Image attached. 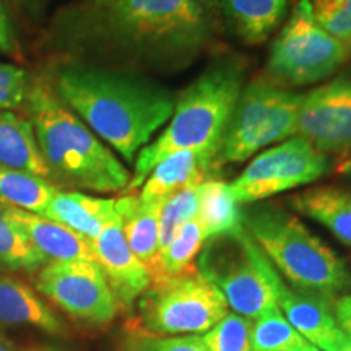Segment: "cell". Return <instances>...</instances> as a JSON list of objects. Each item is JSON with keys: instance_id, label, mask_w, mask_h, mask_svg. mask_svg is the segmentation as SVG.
<instances>
[{"instance_id": "4316f807", "label": "cell", "mask_w": 351, "mask_h": 351, "mask_svg": "<svg viewBox=\"0 0 351 351\" xmlns=\"http://www.w3.org/2000/svg\"><path fill=\"white\" fill-rule=\"evenodd\" d=\"M251 340L254 351H295L306 341L289 326L280 309H274L252 320Z\"/></svg>"}, {"instance_id": "8d00e7d4", "label": "cell", "mask_w": 351, "mask_h": 351, "mask_svg": "<svg viewBox=\"0 0 351 351\" xmlns=\"http://www.w3.org/2000/svg\"><path fill=\"white\" fill-rule=\"evenodd\" d=\"M0 351H8L7 348H5V346H3L2 343H0Z\"/></svg>"}, {"instance_id": "836d02e7", "label": "cell", "mask_w": 351, "mask_h": 351, "mask_svg": "<svg viewBox=\"0 0 351 351\" xmlns=\"http://www.w3.org/2000/svg\"><path fill=\"white\" fill-rule=\"evenodd\" d=\"M333 314H335L337 324L346 335H351V295L340 296L333 304Z\"/></svg>"}, {"instance_id": "30bf717a", "label": "cell", "mask_w": 351, "mask_h": 351, "mask_svg": "<svg viewBox=\"0 0 351 351\" xmlns=\"http://www.w3.org/2000/svg\"><path fill=\"white\" fill-rule=\"evenodd\" d=\"M330 169L328 156L301 135L285 140L258 155L230 186L239 205L313 184Z\"/></svg>"}, {"instance_id": "603a6c76", "label": "cell", "mask_w": 351, "mask_h": 351, "mask_svg": "<svg viewBox=\"0 0 351 351\" xmlns=\"http://www.w3.org/2000/svg\"><path fill=\"white\" fill-rule=\"evenodd\" d=\"M197 219L205 238L215 239L244 230V213L231 186L221 179H207L197 187Z\"/></svg>"}, {"instance_id": "ba28073f", "label": "cell", "mask_w": 351, "mask_h": 351, "mask_svg": "<svg viewBox=\"0 0 351 351\" xmlns=\"http://www.w3.org/2000/svg\"><path fill=\"white\" fill-rule=\"evenodd\" d=\"M351 52L320 28L309 0H298L271 43L267 75L282 86H302L326 80Z\"/></svg>"}, {"instance_id": "44dd1931", "label": "cell", "mask_w": 351, "mask_h": 351, "mask_svg": "<svg viewBox=\"0 0 351 351\" xmlns=\"http://www.w3.org/2000/svg\"><path fill=\"white\" fill-rule=\"evenodd\" d=\"M289 205L327 228L341 244L351 245V192L335 186L311 187L293 195Z\"/></svg>"}, {"instance_id": "8992f818", "label": "cell", "mask_w": 351, "mask_h": 351, "mask_svg": "<svg viewBox=\"0 0 351 351\" xmlns=\"http://www.w3.org/2000/svg\"><path fill=\"white\" fill-rule=\"evenodd\" d=\"M197 269L223 293L228 306L247 319L278 309L282 275L249 232L205 241Z\"/></svg>"}, {"instance_id": "7a4b0ae2", "label": "cell", "mask_w": 351, "mask_h": 351, "mask_svg": "<svg viewBox=\"0 0 351 351\" xmlns=\"http://www.w3.org/2000/svg\"><path fill=\"white\" fill-rule=\"evenodd\" d=\"M54 93L125 163L168 124L176 96L130 70L59 62L44 73Z\"/></svg>"}, {"instance_id": "d6986e66", "label": "cell", "mask_w": 351, "mask_h": 351, "mask_svg": "<svg viewBox=\"0 0 351 351\" xmlns=\"http://www.w3.org/2000/svg\"><path fill=\"white\" fill-rule=\"evenodd\" d=\"M160 207L161 205L145 204L135 194H125L116 199L117 215L127 244L138 261L147 267L152 278L158 270L160 254Z\"/></svg>"}, {"instance_id": "52a82bcc", "label": "cell", "mask_w": 351, "mask_h": 351, "mask_svg": "<svg viewBox=\"0 0 351 351\" xmlns=\"http://www.w3.org/2000/svg\"><path fill=\"white\" fill-rule=\"evenodd\" d=\"M302 95L278 85L269 75L244 85L219 140L215 168L244 163L262 148L298 135Z\"/></svg>"}, {"instance_id": "ffe728a7", "label": "cell", "mask_w": 351, "mask_h": 351, "mask_svg": "<svg viewBox=\"0 0 351 351\" xmlns=\"http://www.w3.org/2000/svg\"><path fill=\"white\" fill-rule=\"evenodd\" d=\"M0 166L34 174L51 182L49 169L44 163L33 124L26 114L0 111Z\"/></svg>"}, {"instance_id": "5bb4252c", "label": "cell", "mask_w": 351, "mask_h": 351, "mask_svg": "<svg viewBox=\"0 0 351 351\" xmlns=\"http://www.w3.org/2000/svg\"><path fill=\"white\" fill-rule=\"evenodd\" d=\"M333 298L289 288L283 278L278 287V309L285 319L302 339L322 351L343 335L333 314Z\"/></svg>"}, {"instance_id": "9a60e30c", "label": "cell", "mask_w": 351, "mask_h": 351, "mask_svg": "<svg viewBox=\"0 0 351 351\" xmlns=\"http://www.w3.org/2000/svg\"><path fill=\"white\" fill-rule=\"evenodd\" d=\"M217 152L178 150L161 160L140 187V200L145 204L161 205L171 195L184 189L197 187L210 179L215 168Z\"/></svg>"}, {"instance_id": "3957f363", "label": "cell", "mask_w": 351, "mask_h": 351, "mask_svg": "<svg viewBox=\"0 0 351 351\" xmlns=\"http://www.w3.org/2000/svg\"><path fill=\"white\" fill-rule=\"evenodd\" d=\"M51 182L60 191L125 192L132 173L54 93L47 78L34 75L25 103Z\"/></svg>"}, {"instance_id": "83f0119b", "label": "cell", "mask_w": 351, "mask_h": 351, "mask_svg": "<svg viewBox=\"0 0 351 351\" xmlns=\"http://www.w3.org/2000/svg\"><path fill=\"white\" fill-rule=\"evenodd\" d=\"M251 327V319L228 313L217 326L202 335V340L210 351H254Z\"/></svg>"}, {"instance_id": "74e56055", "label": "cell", "mask_w": 351, "mask_h": 351, "mask_svg": "<svg viewBox=\"0 0 351 351\" xmlns=\"http://www.w3.org/2000/svg\"><path fill=\"white\" fill-rule=\"evenodd\" d=\"M346 337H348V340H350V343H351V335H346Z\"/></svg>"}, {"instance_id": "5b68a950", "label": "cell", "mask_w": 351, "mask_h": 351, "mask_svg": "<svg viewBox=\"0 0 351 351\" xmlns=\"http://www.w3.org/2000/svg\"><path fill=\"white\" fill-rule=\"evenodd\" d=\"M244 228L293 288L335 298L351 287L343 261L295 215L254 208L244 213Z\"/></svg>"}, {"instance_id": "f1b7e54d", "label": "cell", "mask_w": 351, "mask_h": 351, "mask_svg": "<svg viewBox=\"0 0 351 351\" xmlns=\"http://www.w3.org/2000/svg\"><path fill=\"white\" fill-rule=\"evenodd\" d=\"M197 187L184 189L161 204L160 219H158L160 221V231H158L160 252L173 241L176 232L184 223L197 217Z\"/></svg>"}, {"instance_id": "e0dca14e", "label": "cell", "mask_w": 351, "mask_h": 351, "mask_svg": "<svg viewBox=\"0 0 351 351\" xmlns=\"http://www.w3.org/2000/svg\"><path fill=\"white\" fill-rule=\"evenodd\" d=\"M223 26L249 46L265 43L289 13V0H217Z\"/></svg>"}, {"instance_id": "f546056e", "label": "cell", "mask_w": 351, "mask_h": 351, "mask_svg": "<svg viewBox=\"0 0 351 351\" xmlns=\"http://www.w3.org/2000/svg\"><path fill=\"white\" fill-rule=\"evenodd\" d=\"M320 28L351 52V0H309Z\"/></svg>"}, {"instance_id": "7402d4cb", "label": "cell", "mask_w": 351, "mask_h": 351, "mask_svg": "<svg viewBox=\"0 0 351 351\" xmlns=\"http://www.w3.org/2000/svg\"><path fill=\"white\" fill-rule=\"evenodd\" d=\"M0 322L34 327L47 333L62 332V322L34 289L8 275H0Z\"/></svg>"}, {"instance_id": "d4e9b609", "label": "cell", "mask_w": 351, "mask_h": 351, "mask_svg": "<svg viewBox=\"0 0 351 351\" xmlns=\"http://www.w3.org/2000/svg\"><path fill=\"white\" fill-rule=\"evenodd\" d=\"M54 184L34 174L0 166V205L44 215L56 192Z\"/></svg>"}, {"instance_id": "d590c367", "label": "cell", "mask_w": 351, "mask_h": 351, "mask_svg": "<svg viewBox=\"0 0 351 351\" xmlns=\"http://www.w3.org/2000/svg\"><path fill=\"white\" fill-rule=\"evenodd\" d=\"M295 351H322L319 350L317 346H314L313 343H309V341H304L301 346H298V348Z\"/></svg>"}, {"instance_id": "6da1fadb", "label": "cell", "mask_w": 351, "mask_h": 351, "mask_svg": "<svg viewBox=\"0 0 351 351\" xmlns=\"http://www.w3.org/2000/svg\"><path fill=\"white\" fill-rule=\"evenodd\" d=\"M223 29L217 0H72L47 21L39 46L60 62L179 70Z\"/></svg>"}, {"instance_id": "1f68e13d", "label": "cell", "mask_w": 351, "mask_h": 351, "mask_svg": "<svg viewBox=\"0 0 351 351\" xmlns=\"http://www.w3.org/2000/svg\"><path fill=\"white\" fill-rule=\"evenodd\" d=\"M33 77L16 64L0 62V111L25 108Z\"/></svg>"}, {"instance_id": "4fadbf2b", "label": "cell", "mask_w": 351, "mask_h": 351, "mask_svg": "<svg viewBox=\"0 0 351 351\" xmlns=\"http://www.w3.org/2000/svg\"><path fill=\"white\" fill-rule=\"evenodd\" d=\"M95 261L106 276L119 307H129L152 287V275L147 267L130 251L122 232L121 219H114L91 241Z\"/></svg>"}, {"instance_id": "9c48e42d", "label": "cell", "mask_w": 351, "mask_h": 351, "mask_svg": "<svg viewBox=\"0 0 351 351\" xmlns=\"http://www.w3.org/2000/svg\"><path fill=\"white\" fill-rule=\"evenodd\" d=\"M223 293L200 274L152 283L140 301L145 332L156 335H199L228 314Z\"/></svg>"}, {"instance_id": "d6a6232c", "label": "cell", "mask_w": 351, "mask_h": 351, "mask_svg": "<svg viewBox=\"0 0 351 351\" xmlns=\"http://www.w3.org/2000/svg\"><path fill=\"white\" fill-rule=\"evenodd\" d=\"M0 54L10 57L16 62H25V52L21 46L15 19L8 10L5 0H0Z\"/></svg>"}, {"instance_id": "8fae6325", "label": "cell", "mask_w": 351, "mask_h": 351, "mask_svg": "<svg viewBox=\"0 0 351 351\" xmlns=\"http://www.w3.org/2000/svg\"><path fill=\"white\" fill-rule=\"evenodd\" d=\"M34 287L77 320L108 324L119 306L96 261H54L38 270Z\"/></svg>"}, {"instance_id": "7c38bea8", "label": "cell", "mask_w": 351, "mask_h": 351, "mask_svg": "<svg viewBox=\"0 0 351 351\" xmlns=\"http://www.w3.org/2000/svg\"><path fill=\"white\" fill-rule=\"evenodd\" d=\"M298 135L324 155L351 150V72L302 95Z\"/></svg>"}, {"instance_id": "2e32d148", "label": "cell", "mask_w": 351, "mask_h": 351, "mask_svg": "<svg viewBox=\"0 0 351 351\" xmlns=\"http://www.w3.org/2000/svg\"><path fill=\"white\" fill-rule=\"evenodd\" d=\"M3 210L7 217L29 239V243L49 262L95 261L91 241L70 228L26 210L12 207H3Z\"/></svg>"}, {"instance_id": "484cf974", "label": "cell", "mask_w": 351, "mask_h": 351, "mask_svg": "<svg viewBox=\"0 0 351 351\" xmlns=\"http://www.w3.org/2000/svg\"><path fill=\"white\" fill-rule=\"evenodd\" d=\"M46 263L49 261L29 243L0 205V270L33 274Z\"/></svg>"}, {"instance_id": "ac0fdd59", "label": "cell", "mask_w": 351, "mask_h": 351, "mask_svg": "<svg viewBox=\"0 0 351 351\" xmlns=\"http://www.w3.org/2000/svg\"><path fill=\"white\" fill-rule=\"evenodd\" d=\"M43 217L60 223L83 238L93 241L104 226L119 218L116 199H103L85 192L57 191Z\"/></svg>"}, {"instance_id": "e575fe53", "label": "cell", "mask_w": 351, "mask_h": 351, "mask_svg": "<svg viewBox=\"0 0 351 351\" xmlns=\"http://www.w3.org/2000/svg\"><path fill=\"white\" fill-rule=\"evenodd\" d=\"M324 351H351V343L348 337H346V333L343 332V335H341L339 340L333 341V343L330 346H327Z\"/></svg>"}, {"instance_id": "cb8c5ba5", "label": "cell", "mask_w": 351, "mask_h": 351, "mask_svg": "<svg viewBox=\"0 0 351 351\" xmlns=\"http://www.w3.org/2000/svg\"><path fill=\"white\" fill-rule=\"evenodd\" d=\"M205 241L207 238L199 219L192 218L184 223L176 232L173 241L158 256V270L152 278V283L199 274L197 257L200 256Z\"/></svg>"}, {"instance_id": "277c9868", "label": "cell", "mask_w": 351, "mask_h": 351, "mask_svg": "<svg viewBox=\"0 0 351 351\" xmlns=\"http://www.w3.org/2000/svg\"><path fill=\"white\" fill-rule=\"evenodd\" d=\"M243 60L228 57L205 70L186 91L176 98L174 111L158 137L143 147L134 161L125 194L138 191L152 169L178 150H213L230 121L244 86Z\"/></svg>"}, {"instance_id": "4dcf8cb0", "label": "cell", "mask_w": 351, "mask_h": 351, "mask_svg": "<svg viewBox=\"0 0 351 351\" xmlns=\"http://www.w3.org/2000/svg\"><path fill=\"white\" fill-rule=\"evenodd\" d=\"M125 351H210L199 335H156L132 330L127 335Z\"/></svg>"}]
</instances>
